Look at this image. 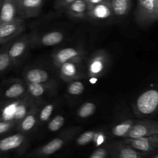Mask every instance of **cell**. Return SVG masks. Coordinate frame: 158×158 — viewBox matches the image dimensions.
<instances>
[{"instance_id": "23", "label": "cell", "mask_w": 158, "mask_h": 158, "mask_svg": "<svg viewBox=\"0 0 158 158\" xmlns=\"http://www.w3.org/2000/svg\"><path fill=\"white\" fill-rule=\"evenodd\" d=\"M12 41L2 44L0 48V76L12 67L9 56V49Z\"/></svg>"}, {"instance_id": "25", "label": "cell", "mask_w": 158, "mask_h": 158, "mask_svg": "<svg viewBox=\"0 0 158 158\" xmlns=\"http://www.w3.org/2000/svg\"><path fill=\"white\" fill-rule=\"evenodd\" d=\"M96 110V106L94 102H86L78 109L77 116L81 118H88L94 114Z\"/></svg>"}, {"instance_id": "16", "label": "cell", "mask_w": 158, "mask_h": 158, "mask_svg": "<svg viewBox=\"0 0 158 158\" xmlns=\"http://www.w3.org/2000/svg\"><path fill=\"white\" fill-rule=\"evenodd\" d=\"M40 104L33 107L22 119L19 121L16 127V131L29 135L35 127L38 126V113L40 109Z\"/></svg>"}, {"instance_id": "31", "label": "cell", "mask_w": 158, "mask_h": 158, "mask_svg": "<svg viewBox=\"0 0 158 158\" xmlns=\"http://www.w3.org/2000/svg\"><path fill=\"white\" fill-rule=\"evenodd\" d=\"M109 154V146L107 144L95 149L88 158H107Z\"/></svg>"}, {"instance_id": "13", "label": "cell", "mask_w": 158, "mask_h": 158, "mask_svg": "<svg viewBox=\"0 0 158 158\" xmlns=\"http://www.w3.org/2000/svg\"><path fill=\"white\" fill-rule=\"evenodd\" d=\"M46 0H17V16L23 19L37 17Z\"/></svg>"}, {"instance_id": "8", "label": "cell", "mask_w": 158, "mask_h": 158, "mask_svg": "<svg viewBox=\"0 0 158 158\" xmlns=\"http://www.w3.org/2000/svg\"><path fill=\"white\" fill-rule=\"evenodd\" d=\"M31 34L19 36L13 40L9 49V56L12 66L18 65L25 56L31 44Z\"/></svg>"}, {"instance_id": "19", "label": "cell", "mask_w": 158, "mask_h": 158, "mask_svg": "<svg viewBox=\"0 0 158 158\" xmlns=\"http://www.w3.org/2000/svg\"><path fill=\"white\" fill-rule=\"evenodd\" d=\"M17 0H2L1 9V25L17 18Z\"/></svg>"}, {"instance_id": "14", "label": "cell", "mask_w": 158, "mask_h": 158, "mask_svg": "<svg viewBox=\"0 0 158 158\" xmlns=\"http://www.w3.org/2000/svg\"><path fill=\"white\" fill-rule=\"evenodd\" d=\"M114 17L110 0H104L88 9L87 19L102 22L111 20Z\"/></svg>"}, {"instance_id": "9", "label": "cell", "mask_w": 158, "mask_h": 158, "mask_svg": "<svg viewBox=\"0 0 158 158\" xmlns=\"http://www.w3.org/2000/svg\"><path fill=\"white\" fill-rule=\"evenodd\" d=\"M158 134V123L148 118L134 120L123 138H133Z\"/></svg>"}, {"instance_id": "4", "label": "cell", "mask_w": 158, "mask_h": 158, "mask_svg": "<svg viewBox=\"0 0 158 158\" xmlns=\"http://www.w3.org/2000/svg\"><path fill=\"white\" fill-rule=\"evenodd\" d=\"M134 18L136 23L141 27L156 22L158 19V0H137Z\"/></svg>"}, {"instance_id": "27", "label": "cell", "mask_w": 158, "mask_h": 158, "mask_svg": "<svg viewBox=\"0 0 158 158\" xmlns=\"http://www.w3.org/2000/svg\"><path fill=\"white\" fill-rule=\"evenodd\" d=\"M96 133V131L89 130L80 134L75 139L76 144L80 146H85L89 144L93 141Z\"/></svg>"}, {"instance_id": "21", "label": "cell", "mask_w": 158, "mask_h": 158, "mask_svg": "<svg viewBox=\"0 0 158 158\" xmlns=\"http://www.w3.org/2000/svg\"><path fill=\"white\" fill-rule=\"evenodd\" d=\"M110 6L114 16L123 18L131 9V0H110Z\"/></svg>"}, {"instance_id": "6", "label": "cell", "mask_w": 158, "mask_h": 158, "mask_svg": "<svg viewBox=\"0 0 158 158\" xmlns=\"http://www.w3.org/2000/svg\"><path fill=\"white\" fill-rule=\"evenodd\" d=\"M122 141L135 150L148 157L157 153L158 134L133 138H123Z\"/></svg>"}, {"instance_id": "1", "label": "cell", "mask_w": 158, "mask_h": 158, "mask_svg": "<svg viewBox=\"0 0 158 158\" xmlns=\"http://www.w3.org/2000/svg\"><path fill=\"white\" fill-rule=\"evenodd\" d=\"M29 135L20 132L0 137V158H14L22 156L28 147Z\"/></svg>"}, {"instance_id": "22", "label": "cell", "mask_w": 158, "mask_h": 158, "mask_svg": "<svg viewBox=\"0 0 158 158\" xmlns=\"http://www.w3.org/2000/svg\"><path fill=\"white\" fill-rule=\"evenodd\" d=\"M27 94L36 101L50 91L49 84L25 83Z\"/></svg>"}, {"instance_id": "34", "label": "cell", "mask_w": 158, "mask_h": 158, "mask_svg": "<svg viewBox=\"0 0 158 158\" xmlns=\"http://www.w3.org/2000/svg\"><path fill=\"white\" fill-rule=\"evenodd\" d=\"M104 0H88V1L86 2L87 4H88V9H90L91 7H93V6L99 4L102 1H104Z\"/></svg>"}, {"instance_id": "33", "label": "cell", "mask_w": 158, "mask_h": 158, "mask_svg": "<svg viewBox=\"0 0 158 158\" xmlns=\"http://www.w3.org/2000/svg\"><path fill=\"white\" fill-rule=\"evenodd\" d=\"M93 141L96 146H100L104 141V135L101 131H96Z\"/></svg>"}, {"instance_id": "10", "label": "cell", "mask_w": 158, "mask_h": 158, "mask_svg": "<svg viewBox=\"0 0 158 158\" xmlns=\"http://www.w3.org/2000/svg\"><path fill=\"white\" fill-rule=\"evenodd\" d=\"M25 28V20L17 17L12 21L0 25V45L5 44L19 36Z\"/></svg>"}, {"instance_id": "7", "label": "cell", "mask_w": 158, "mask_h": 158, "mask_svg": "<svg viewBox=\"0 0 158 158\" xmlns=\"http://www.w3.org/2000/svg\"><path fill=\"white\" fill-rule=\"evenodd\" d=\"M86 56V51L80 47H67L55 51L52 58L57 67L67 62L81 63Z\"/></svg>"}, {"instance_id": "35", "label": "cell", "mask_w": 158, "mask_h": 158, "mask_svg": "<svg viewBox=\"0 0 158 158\" xmlns=\"http://www.w3.org/2000/svg\"><path fill=\"white\" fill-rule=\"evenodd\" d=\"M2 0H0V25H1V9L2 6Z\"/></svg>"}, {"instance_id": "15", "label": "cell", "mask_w": 158, "mask_h": 158, "mask_svg": "<svg viewBox=\"0 0 158 158\" xmlns=\"http://www.w3.org/2000/svg\"><path fill=\"white\" fill-rule=\"evenodd\" d=\"M107 53L102 49L95 51L89 59L88 70L89 73L93 77L98 76L105 70L108 63Z\"/></svg>"}, {"instance_id": "30", "label": "cell", "mask_w": 158, "mask_h": 158, "mask_svg": "<svg viewBox=\"0 0 158 158\" xmlns=\"http://www.w3.org/2000/svg\"><path fill=\"white\" fill-rule=\"evenodd\" d=\"M85 90V85L80 81H73L69 83L67 92L73 96L80 95Z\"/></svg>"}, {"instance_id": "36", "label": "cell", "mask_w": 158, "mask_h": 158, "mask_svg": "<svg viewBox=\"0 0 158 158\" xmlns=\"http://www.w3.org/2000/svg\"><path fill=\"white\" fill-rule=\"evenodd\" d=\"M149 158H158V154H157H157H154V156H151V157H149Z\"/></svg>"}, {"instance_id": "24", "label": "cell", "mask_w": 158, "mask_h": 158, "mask_svg": "<svg viewBox=\"0 0 158 158\" xmlns=\"http://www.w3.org/2000/svg\"><path fill=\"white\" fill-rule=\"evenodd\" d=\"M133 122L134 120L126 119L114 125L110 130L111 135L113 136L123 138L133 125Z\"/></svg>"}, {"instance_id": "5", "label": "cell", "mask_w": 158, "mask_h": 158, "mask_svg": "<svg viewBox=\"0 0 158 158\" xmlns=\"http://www.w3.org/2000/svg\"><path fill=\"white\" fill-rule=\"evenodd\" d=\"M27 94L26 83L23 80L10 78L0 83V101L17 100Z\"/></svg>"}, {"instance_id": "32", "label": "cell", "mask_w": 158, "mask_h": 158, "mask_svg": "<svg viewBox=\"0 0 158 158\" xmlns=\"http://www.w3.org/2000/svg\"><path fill=\"white\" fill-rule=\"evenodd\" d=\"M75 0H54V7L57 10H64L72 2Z\"/></svg>"}, {"instance_id": "20", "label": "cell", "mask_w": 158, "mask_h": 158, "mask_svg": "<svg viewBox=\"0 0 158 158\" xmlns=\"http://www.w3.org/2000/svg\"><path fill=\"white\" fill-rule=\"evenodd\" d=\"M73 62H67L58 67L60 77L65 80H70L78 77L80 75L79 64Z\"/></svg>"}, {"instance_id": "28", "label": "cell", "mask_w": 158, "mask_h": 158, "mask_svg": "<svg viewBox=\"0 0 158 158\" xmlns=\"http://www.w3.org/2000/svg\"><path fill=\"white\" fill-rule=\"evenodd\" d=\"M18 123L19 121L16 120H0V137L15 130Z\"/></svg>"}, {"instance_id": "17", "label": "cell", "mask_w": 158, "mask_h": 158, "mask_svg": "<svg viewBox=\"0 0 158 158\" xmlns=\"http://www.w3.org/2000/svg\"><path fill=\"white\" fill-rule=\"evenodd\" d=\"M23 81L25 83L49 84L48 82L50 79L48 72L38 67H28L23 72Z\"/></svg>"}, {"instance_id": "2", "label": "cell", "mask_w": 158, "mask_h": 158, "mask_svg": "<svg viewBox=\"0 0 158 158\" xmlns=\"http://www.w3.org/2000/svg\"><path fill=\"white\" fill-rule=\"evenodd\" d=\"M78 128H71L61 133L43 146L34 149L27 155L28 158H46L60 150L71 141L78 131Z\"/></svg>"}, {"instance_id": "18", "label": "cell", "mask_w": 158, "mask_h": 158, "mask_svg": "<svg viewBox=\"0 0 158 158\" xmlns=\"http://www.w3.org/2000/svg\"><path fill=\"white\" fill-rule=\"evenodd\" d=\"M66 14L76 19H87L88 7L84 0H75L64 10Z\"/></svg>"}, {"instance_id": "11", "label": "cell", "mask_w": 158, "mask_h": 158, "mask_svg": "<svg viewBox=\"0 0 158 158\" xmlns=\"http://www.w3.org/2000/svg\"><path fill=\"white\" fill-rule=\"evenodd\" d=\"M31 44L33 46L48 47L62 43L65 35L60 30H51L41 34H31Z\"/></svg>"}, {"instance_id": "12", "label": "cell", "mask_w": 158, "mask_h": 158, "mask_svg": "<svg viewBox=\"0 0 158 158\" xmlns=\"http://www.w3.org/2000/svg\"><path fill=\"white\" fill-rule=\"evenodd\" d=\"M109 158H149L121 141H112L108 144Z\"/></svg>"}, {"instance_id": "3", "label": "cell", "mask_w": 158, "mask_h": 158, "mask_svg": "<svg viewBox=\"0 0 158 158\" xmlns=\"http://www.w3.org/2000/svg\"><path fill=\"white\" fill-rule=\"evenodd\" d=\"M158 92L156 89H149L142 93L133 104V109L136 117L146 118L154 115L157 112Z\"/></svg>"}, {"instance_id": "29", "label": "cell", "mask_w": 158, "mask_h": 158, "mask_svg": "<svg viewBox=\"0 0 158 158\" xmlns=\"http://www.w3.org/2000/svg\"><path fill=\"white\" fill-rule=\"evenodd\" d=\"M65 123V118L62 115H57L53 117L48 124V129L50 131L59 130Z\"/></svg>"}, {"instance_id": "26", "label": "cell", "mask_w": 158, "mask_h": 158, "mask_svg": "<svg viewBox=\"0 0 158 158\" xmlns=\"http://www.w3.org/2000/svg\"><path fill=\"white\" fill-rule=\"evenodd\" d=\"M54 108L55 104L52 102L46 104L43 107H40L38 113V125L40 123H44L48 121V120L52 115Z\"/></svg>"}]
</instances>
